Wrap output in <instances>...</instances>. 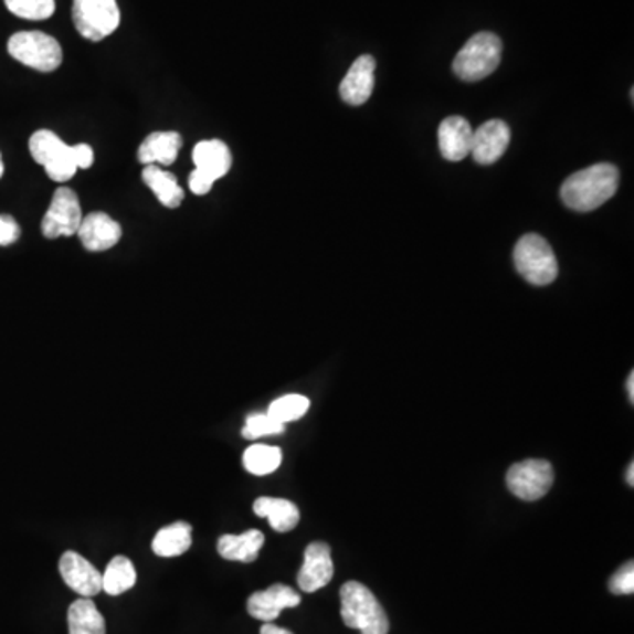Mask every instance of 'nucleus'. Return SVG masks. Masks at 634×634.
Returning a JSON list of instances; mask_svg holds the SVG:
<instances>
[{
    "mask_svg": "<svg viewBox=\"0 0 634 634\" xmlns=\"http://www.w3.org/2000/svg\"><path fill=\"white\" fill-rule=\"evenodd\" d=\"M619 188V170L609 162L589 166L562 183L561 198L574 212H592L612 200Z\"/></svg>",
    "mask_w": 634,
    "mask_h": 634,
    "instance_id": "nucleus-1",
    "label": "nucleus"
},
{
    "mask_svg": "<svg viewBox=\"0 0 634 634\" xmlns=\"http://www.w3.org/2000/svg\"><path fill=\"white\" fill-rule=\"evenodd\" d=\"M340 615L346 626L361 634H388L390 622L374 592L363 583L346 582L340 589Z\"/></svg>",
    "mask_w": 634,
    "mask_h": 634,
    "instance_id": "nucleus-2",
    "label": "nucleus"
},
{
    "mask_svg": "<svg viewBox=\"0 0 634 634\" xmlns=\"http://www.w3.org/2000/svg\"><path fill=\"white\" fill-rule=\"evenodd\" d=\"M503 59V41L492 32L473 35L464 49L456 53L453 73L467 83L479 82L499 67Z\"/></svg>",
    "mask_w": 634,
    "mask_h": 634,
    "instance_id": "nucleus-3",
    "label": "nucleus"
},
{
    "mask_svg": "<svg viewBox=\"0 0 634 634\" xmlns=\"http://www.w3.org/2000/svg\"><path fill=\"white\" fill-rule=\"evenodd\" d=\"M513 261H515L518 274L535 286H548L559 275V265H557L553 249L543 236L536 235V233H529L518 240L513 251Z\"/></svg>",
    "mask_w": 634,
    "mask_h": 634,
    "instance_id": "nucleus-4",
    "label": "nucleus"
},
{
    "mask_svg": "<svg viewBox=\"0 0 634 634\" xmlns=\"http://www.w3.org/2000/svg\"><path fill=\"white\" fill-rule=\"evenodd\" d=\"M8 52L14 61L40 71L52 73L62 64V46L52 35L40 31L17 32L8 41Z\"/></svg>",
    "mask_w": 634,
    "mask_h": 634,
    "instance_id": "nucleus-5",
    "label": "nucleus"
},
{
    "mask_svg": "<svg viewBox=\"0 0 634 634\" xmlns=\"http://www.w3.org/2000/svg\"><path fill=\"white\" fill-rule=\"evenodd\" d=\"M32 159L43 166L53 182H67L73 179L78 168L74 165L73 147L64 144L55 133L41 129L29 139Z\"/></svg>",
    "mask_w": 634,
    "mask_h": 634,
    "instance_id": "nucleus-6",
    "label": "nucleus"
},
{
    "mask_svg": "<svg viewBox=\"0 0 634 634\" xmlns=\"http://www.w3.org/2000/svg\"><path fill=\"white\" fill-rule=\"evenodd\" d=\"M73 22L85 40H106L120 25L117 0H73Z\"/></svg>",
    "mask_w": 634,
    "mask_h": 634,
    "instance_id": "nucleus-7",
    "label": "nucleus"
},
{
    "mask_svg": "<svg viewBox=\"0 0 634 634\" xmlns=\"http://www.w3.org/2000/svg\"><path fill=\"white\" fill-rule=\"evenodd\" d=\"M553 478L556 476H553L550 462L530 458V461L518 462L509 467L506 474V485L513 496L532 503L547 496L548 490L552 488Z\"/></svg>",
    "mask_w": 634,
    "mask_h": 634,
    "instance_id": "nucleus-8",
    "label": "nucleus"
},
{
    "mask_svg": "<svg viewBox=\"0 0 634 634\" xmlns=\"http://www.w3.org/2000/svg\"><path fill=\"white\" fill-rule=\"evenodd\" d=\"M82 219V204L76 192L70 188H59L44 213L41 231L50 240L73 236L78 233Z\"/></svg>",
    "mask_w": 634,
    "mask_h": 634,
    "instance_id": "nucleus-9",
    "label": "nucleus"
},
{
    "mask_svg": "<svg viewBox=\"0 0 634 634\" xmlns=\"http://www.w3.org/2000/svg\"><path fill=\"white\" fill-rule=\"evenodd\" d=\"M511 141V130L503 120H488V123L473 130L471 154L474 161L482 166H490L499 161L508 150Z\"/></svg>",
    "mask_w": 634,
    "mask_h": 634,
    "instance_id": "nucleus-10",
    "label": "nucleus"
},
{
    "mask_svg": "<svg viewBox=\"0 0 634 634\" xmlns=\"http://www.w3.org/2000/svg\"><path fill=\"white\" fill-rule=\"evenodd\" d=\"M59 571L65 585L82 598H94L103 591V574L80 553L65 552L59 561Z\"/></svg>",
    "mask_w": 634,
    "mask_h": 634,
    "instance_id": "nucleus-11",
    "label": "nucleus"
},
{
    "mask_svg": "<svg viewBox=\"0 0 634 634\" xmlns=\"http://www.w3.org/2000/svg\"><path fill=\"white\" fill-rule=\"evenodd\" d=\"M80 242L91 253H105L123 239V228L105 212H92L82 219L78 228Z\"/></svg>",
    "mask_w": 634,
    "mask_h": 634,
    "instance_id": "nucleus-12",
    "label": "nucleus"
},
{
    "mask_svg": "<svg viewBox=\"0 0 634 634\" xmlns=\"http://www.w3.org/2000/svg\"><path fill=\"white\" fill-rule=\"evenodd\" d=\"M302 603V598L292 587L275 583L266 591L254 592L247 601V612L251 617L263 622H274L286 609H295Z\"/></svg>",
    "mask_w": 634,
    "mask_h": 634,
    "instance_id": "nucleus-13",
    "label": "nucleus"
},
{
    "mask_svg": "<svg viewBox=\"0 0 634 634\" xmlns=\"http://www.w3.org/2000/svg\"><path fill=\"white\" fill-rule=\"evenodd\" d=\"M334 578L331 550L323 541H314L305 548L304 566L298 573V585L304 592H317Z\"/></svg>",
    "mask_w": 634,
    "mask_h": 634,
    "instance_id": "nucleus-14",
    "label": "nucleus"
},
{
    "mask_svg": "<svg viewBox=\"0 0 634 634\" xmlns=\"http://www.w3.org/2000/svg\"><path fill=\"white\" fill-rule=\"evenodd\" d=\"M376 61L372 55H361L340 83V97L349 106L366 105L372 96L376 83Z\"/></svg>",
    "mask_w": 634,
    "mask_h": 634,
    "instance_id": "nucleus-15",
    "label": "nucleus"
},
{
    "mask_svg": "<svg viewBox=\"0 0 634 634\" xmlns=\"http://www.w3.org/2000/svg\"><path fill=\"white\" fill-rule=\"evenodd\" d=\"M192 161L196 170L209 177L212 182H218L222 177L230 173L233 157L230 147L221 139H207L200 141L192 150Z\"/></svg>",
    "mask_w": 634,
    "mask_h": 634,
    "instance_id": "nucleus-16",
    "label": "nucleus"
},
{
    "mask_svg": "<svg viewBox=\"0 0 634 634\" xmlns=\"http://www.w3.org/2000/svg\"><path fill=\"white\" fill-rule=\"evenodd\" d=\"M183 139L175 130L152 133L138 148V161L144 166H171L179 157Z\"/></svg>",
    "mask_w": 634,
    "mask_h": 634,
    "instance_id": "nucleus-17",
    "label": "nucleus"
},
{
    "mask_svg": "<svg viewBox=\"0 0 634 634\" xmlns=\"http://www.w3.org/2000/svg\"><path fill=\"white\" fill-rule=\"evenodd\" d=\"M473 127L464 117H447L440 126V148L444 159L462 161L471 154Z\"/></svg>",
    "mask_w": 634,
    "mask_h": 634,
    "instance_id": "nucleus-18",
    "label": "nucleus"
},
{
    "mask_svg": "<svg viewBox=\"0 0 634 634\" xmlns=\"http://www.w3.org/2000/svg\"><path fill=\"white\" fill-rule=\"evenodd\" d=\"M265 545L261 530H245L244 535H224L219 538L218 552L222 559L235 562H254Z\"/></svg>",
    "mask_w": 634,
    "mask_h": 634,
    "instance_id": "nucleus-19",
    "label": "nucleus"
},
{
    "mask_svg": "<svg viewBox=\"0 0 634 634\" xmlns=\"http://www.w3.org/2000/svg\"><path fill=\"white\" fill-rule=\"evenodd\" d=\"M141 179L166 209H179L182 204L186 192L180 188L177 177L162 170L161 166H145Z\"/></svg>",
    "mask_w": 634,
    "mask_h": 634,
    "instance_id": "nucleus-20",
    "label": "nucleus"
},
{
    "mask_svg": "<svg viewBox=\"0 0 634 634\" xmlns=\"http://www.w3.org/2000/svg\"><path fill=\"white\" fill-rule=\"evenodd\" d=\"M257 517L268 518L270 527L277 532H289L300 521V509L295 503L278 497H260L254 503Z\"/></svg>",
    "mask_w": 634,
    "mask_h": 634,
    "instance_id": "nucleus-21",
    "label": "nucleus"
},
{
    "mask_svg": "<svg viewBox=\"0 0 634 634\" xmlns=\"http://www.w3.org/2000/svg\"><path fill=\"white\" fill-rule=\"evenodd\" d=\"M70 634H106L105 617L101 615L92 598H80L67 612Z\"/></svg>",
    "mask_w": 634,
    "mask_h": 634,
    "instance_id": "nucleus-22",
    "label": "nucleus"
},
{
    "mask_svg": "<svg viewBox=\"0 0 634 634\" xmlns=\"http://www.w3.org/2000/svg\"><path fill=\"white\" fill-rule=\"evenodd\" d=\"M192 527L188 521H175L162 527L152 541V550L159 557H179L188 552L192 545Z\"/></svg>",
    "mask_w": 634,
    "mask_h": 634,
    "instance_id": "nucleus-23",
    "label": "nucleus"
},
{
    "mask_svg": "<svg viewBox=\"0 0 634 634\" xmlns=\"http://www.w3.org/2000/svg\"><path fill=\"white\" fill-rule=\"evenodd\" d=\"M136 583L135 564L124 556H117L106 566L103 574V591L109 595H120Z\"/></svg>",
    "mask_w": 634,
    "mask_h": 634,
    "instance_id": "nucleus-24",
    "label": "nucleus"
},
{
    "mask_svg": "<svg viewBox=\"0 0 634 634\" xmlns=\"http://www.w3.org/2000/svg\"><path fill=\"white\" fill-rule=\"evenodd\" d=\"M283 462V452L277 446L254 444L244 453V467L254 476H266L275 473Z\"/></svg>",
    "mask_w": 634,
    "mask_h": 634,
    "instance_id": "nucleus-25",
    "label": "nucleus"
},
{
    "mask_svg": "<svg viewBox=\"0 0 634 634\" xmlns=\"http://www.w3.org/2000/svg\"><path fill=\"white\" fill-rule=\"evenodd\" d=\"M310 408V400L307 397L298 395V393H289V395L281 397L270 404L266 413L275 418L277 422L292 423L300 420L307 414Z\"/></svg>",
    "mask_w": 634,
    "mask_h": 634,
    "instance_id": "nucleus-26",
    "label": "nucleus"
},
{
    "mask_svg": "<svg viewBox=\"0 0 634 634\" xmlns=\"http://www.w3.org/2000/svg\"><path fill=\"white\" fill-rule=\"evenodd\" d=\"M6 8L23 20H46L55 13V0H4Z\"/></svg>",
    "mask_w": 634,
    "mask_h": 634,
    "instance_id": "nucleus-27",
    "label": "nucleus"
},
{
    "mask_svg": "<svg viewBox=\"0 0 634 634\" xmlns=\"http://www.w3.org/2000/svg\"><path fill=\"white\" fill-rule=\"evenodd\" d=\"M284 431H286V425L277 422L268 413H253L249 414L247 420H245L242 435H244V440L254 441L266 437V435L283 434Z\"/></svg>",
    "mask_w": 634,
    "mask_h": 634,
    "instance_id": "nucleus-28",
    "label": "nucleus"
},
{
    "mask_svg": "<svg viewBox=\"0 0 634 634\" xmlns=\"http://www.w3.org/2000/svg\"><path fill=\"white\" fill-rule=\"evenodd\" d=\"M610 591L613 594L627 595L634 592V566L633 562L622 566L617 573L610 578Z\"/></svg>",
    "mask_w": 634,
    "mask_h": 634,
    "instance_id": "nucleus-29",
    "label": "nucleus"
},
{
    "mask_svg": "<svg viewBox=\"0 0 634 634\" xmlns=\"http://www.w3.org/2000/svg\"><path fill=\"white\" fill-rule=\"evenodd\" d=\"M20 239V226L11 215H0V245L8 247Z\"/></svg>",
    "mask_w": 634,
    "mask_h": 634,
    "instance_id": "nucleus-30",
    "label": "nucleus"
},
{
    "mask_svg": "<svg viewBox=\"0 0 634 634\" xmlns=\"http://www.w3.org/2000/svg\"><path fill=\"white\" fill-rule=\"evenodd\" d=\"M73 159L78 170H88L94 165V150L87 144L74 145Z\"/></svg>",
    "mask_w": 634,
    "mask_h": 634,
    "instance_id": "nucleus-31",
    "label": "nucleus"
},
{
    "mask_svg": "<svg viewBox=\"0 0 634 634\" xmlns=\"http://www.w3.org/2000/svg\"><path fill=\"white\" fill-rule=\"evenodd\" d=\"M213 183L215 182H212L209 177H204V175L198 170L192 171L191 177H189V189H191L196 196L209 194L210 189L213 188Z\"/></svg>",
    "mask_w": 634,
    "mask_h": 634,
    "instance_id": "nucleus-32",
    "label": "nucleus"
},
{
    "mask_svg": "<svg viewBox=\"0 0 634 634\" xmlns=\"http://www.w3.org/2000/svg\"><path fill=\"white\" fill-rule=\"evenodd\" d=\"M260 634H293L292 631L284 630V627L275 626L272 622H265L261 627Z\"/></svg>",
    "mask_w": 634,
    "mask_h": 634,
    "instance_id": "nucleus-33",
    "label": "nucleus"
},
{
    "mask_svg": "<svg viewBox=\"0 0 634 634\" xmlns=\"http://www.w3.org/2000/svg\"><path fill=\"white\" fill-rule=\"evenodd\" d=\"M627 391H630V402H634V372H631L630 379H627Z\"/></svg>",
    "mask_w": 634,
    "mask_h": 634,
    "instance_id": "nucleus-34",
    "label": "nucleus"
},
{
    "mask_svg": "<svg viewBox=\"0 0 634 634\" xmlns=\"http://www.w3.org/2000/svg\"><path fill=\"white\" fill-rule=\"evenodd\" d=\"M627 483H630V487L634 485V464L630 465V471H627Z\"/></svg>",
    "mask_w": 634,
    "mask_h": 634,
    "instance_id": "nucleus-35",
    "label": "nucleus"
},
{
    "mask_svg": "<svg viewBox=\"0 0 634 634\" xmlns=\"http://www.w3.org/2000/svg\"><path fill=\"white\" fill-rule=\"evenodd\" d=\"M4 175V165H2V157H0V177Z\"/></svg>",
    "mask_w": 634,
    "mask_h": 634,
    "instance_id": "nucleus-36",
    "label": "nucleus"
}]
</instances>
